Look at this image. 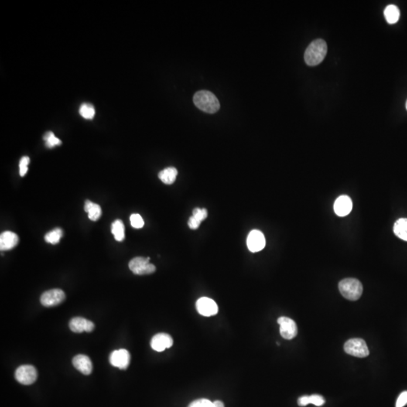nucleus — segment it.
<instances>
[{
	"instance_id": "obj_1",
	"label": "nucleus",
	"mask_w": 407,
	"mask_h": 407,
	"mask_svg": "<svg viewBox=\"0 0 407 407\" xmlns=\"http://www.w3.org/2000/svg\"><path fill=\"white\" fill-rule=\"evenodd\" d=\"M327 52V45L323 39L313 41L306 49L304 55L305 63L309 66H314L320 64Z\"/></svg>"
},
{
	"instance_id": "obj_2",
	"label": "nucleus",
	"mask_w": 407,
	"mask_h": 407,
	"mask_svg": "<svg viewBox=\"0 0 407 407\" xmlns=\"http://www.w3.org/2000/svg\"><path fill=\"white\" fill-rule=\"evenodd\" d=\"M195 105L207 113H217L220 110V104L218 99L208 90H200L193 97Z\"/></svg>"
},
{
	"instance_id": "obj_3",
	"label": "nucleus",
	"mask_w": 407,
	"mask_h": 407,
	"mask_svg": "<svg viewBox=\"0 0 407 407\" xmlns=\"http://www.w3.org/2000/svg\"><path fill=\"white\" fill-rule=\"evenodd\" d=\"M339 289L342 296L350 301L360 299L363 293V285L356 278H346L339 284Z\"/></svg>"
},
{
	"instance_id": "obj_4",
	"label": "nucleus",
	"mask_w": 407,
	"mask_h": 407,
	"mask_svg": "<svg viewBox=\"0 0 407 407\" xmlns=\"http://www.w3.org/2000/svg\"><path fill=\"white\" fill-rule=\"evenodd\" d=\"M344 350L349 355L357 357H366L370 354L367 343L364 339L355 338L349 339L345 343Z\"/></svg>"
},
{
	"instance_id": "obj_5",
	"label": "nucleus",
	"mask_w": 407,
	"mask_h": 407,
	"mask_svg": "<svg viewBox=\"0 0 407 407\" xmlns=\"http://www.w3.org/2000/svg\"><path fill=\"white\" fill-rule=\"evenodd\" d=\"M149 257H135L130 261L128 266L130 270L135 275H150L155 272L156 268L153 264L149 262Z\"/></svg>"
},
{
	"instance_id": "obj_6",
	"label": "nucleus",
	"mask_w": 407,
	"mask_h": 407,
	"mask_svg": "<svg viewBox=\"0 0 407 407\" xmlns=\"http://www.w3.org/2000/svg\"><path fill=\"white\" fill-rule=\"evenodd\" d=\"M15 377L18 382L29 385L37 379V370L32 365H22L17 369Z\"/></svg>"
},
{
	"instance_id": "obj_7",
	"label": "nucleus",
	"mask_w": 407,
	"mask_h": 407,
	"mask_svg": "<svg viewBox=\"0 0 407 407\" xmlns=\"http://www.w3.org/2000/svg\"><path fill=\"white\" fill-rule=\"evenodd\" d=\"M66 296L64 292L60 289H52L45 291L42 294L40 302L45 307H54L60 305L64 301Z\"/></svg>"
},
{
	"instance_id": "obj_8",
	"label": "nucleus",
	"mask_w": 407,
	"mask_h": 407,
	"mask_svg": "<svg viewBox=\"0 0 407 407\" xmlns=\"http://www.w3.org/2000/svg\"><path fill=\"white\" fill-rule=\"evenodd\" d=\"M278 323L280 325V333L284 339L291 340L296 337L298 328L293 320L288 317H281L278 319Z\"/></svg>"
},
{
	"instance_id": "obj_9",
	"label": "nucleus",
	"mask_w": 407,
	"mask_h": 407,
	"mask_svg": "<svg viewBox=\"0 0 407 407\" xmlns=\"http://www.w3.org/2000/svg\"><path fill=\"white\" fill-rule=\"evenodd\" d=\"M110 362L113 367L120 370H126L131 362V354L126 349L114 350L110 356Z\"/></svg>"
},
{
	"instance_id": "obj_10",
	"label": "nucleus",
	"mask_w": 407,
	"mask_h": 407,
	"mask_svg": "<svg viewBox=\"0 0 407 407\" xmlns=\"http://www.w3.org/2000/svg\"><path fill=\"white\" fill-rule=\"evenodd\" d=\"M247 245L249 251L251 252L262 251L265 246V238L263 233L257 230L251 231L247 236Z\"/></svg>"
},
{
	"instance_id": "obj_11",
	"label": "nucleus",
	"mask_w": 407,
	"mask_h": 407,
	"mask_svg": "<svg viewBox=\"0 0 407 407\" xmlns=\"http://www.w3.org/2000/svg\"><path fill=\"white\" fill-rule=\"evenodd\" d=\"M196 309L202 316H213L218 312V305L210 298L202 297L196 302Z\"/></svg>"
},
{
	"instance_id": "obj_12",
	"label": "nucleus",
	"mask_w": 407,
	"mask_h": 407,
	"mask_svg": "<svg viewBox=\"0 0 407 407\" xmlns=\"http://www.w3.org/2000/svg\"><path fill=\"white\" fill-rule=\"evenodd\" d=\"M174 344L172 336L168 333H160L155 335L151 340V347L158 352H162L165 349H170Z\"/></svg>"
},
{
	"instance_id": "obj_13",
	"label": "nucleus",
	"mask_w": 407,
	"mask_h": 407,
	"mask_svg": "<svg viewBox=\"0 0 407 407\" xmlns=\"http://www.w3.org/2000/svg\"><path fill=\"white\" fill-rule=\"evenodd\" d=\"M69 326L73 333H81L84 331L90 333L94 330V323L84 318L76 317L71 319L69 323Z\"/></svg>"
},
{
	"instance_id": "obj_14",
	"label": "nucleus",
	"mask_w": 407,
	"mask_h": 407,
	"mask_svg": "<svg viewBox=\"0 0 407 407\" xmlns=\"http://www.w3.org/2000/svg\"><path fill=\"white\" fill-rule=\"evenodd\" d=\"M352 201L349 196H339L334 203V211L339 217H346L352 210Z\"/></svg>"
},
{
	"instance_id": "obj_15",
	"label": "nucleus",
	"mask_w": 407,
	"mask_h": 407,
	"mask_svg": "<svg viewBox=\"0 0 407 407\" xmlns=\"http://www.w3.org/2000/svg\"><path fill=\"white\" fill-rule=\"evenodd\" d=\"M73 364L76 370L84 375H90L93 370L92 362L85 354H78L73 359Z\"/></svg>"
},
{
	"instance_id": "obj_16",
	"label": "nucleus",
	"mask_w": 407,
	"mask_h": 407,
	"mask_svg": "<svg viewBox=\"0 0 407 407\" xmlns=\"http://www.w3.org/2000/svg\"><path fill=\"white\" fill-rule=\"evenodd\" d=\"M19 242V237L16 233L4 232L0 235V249L1 251H8L16 247Z\"/></svg>"
},
{
	"instance_id": "obj_17",
	"label": "nucleus",
	"mask_w": 407,
	"mask_h": 407,
	"mask_svg": "<svg viewBox=\"0 0 407 407\" xmlns=\"http://www.w3.org/2000/svg\"><path fill=\"white\" fill-rule=\"evenodd\" d=\"M177 170L174 167H169L162 170L158 174V177L162 180V183L167 185L173 184L177 176Z\"/></svg>"
},
{
	"instance_id": "obj_18",
	"label": "nucleus",
	"mask_w": 407,
	"mask_h": 407,
	"mask_svg": "<svg viewBox=\"0 0 407 407\" xmlns=\"http://www.w3.org/2000/svg\"><path fill=\"white\" fill-rule=\"evenodd\" d=\"M84 209L85 211L88 214V218L92 221H97L101 217V207L97 204L87 200L85 203Z\"/></svg>"
},
{
	"instance_id": "obj_19",
	"label": "nucleus",
	"mask_w": 407,
	"mask_h": 407,
	"mask_svg": "<svg viewBox=\"0 0 407 407\" xmlns=\"http://www.w3.org/2000/svg\"><path fill=\"white\" fill-rule=\"evenodd\" d=\"M384 18L390 25H394L398 22L400 18V10L395 5H389L384 11Z\"/></svg>"
},
{
	"instance_id": "obj_20",
	"label": "nucleus",
	"mask_w": 407,
	"mask_h": 407,
	"mask_svg": "<svg viewBox=\"0 0 407 407\" xmlns=\"http://www.w3.org/2000/svg\"><path fill=\"white\" fill-rule=\"evenodd\" d=\"M394 233L401 239L407 241V219L401 218L394 223Z\"/></svg>"
},
{
	"instance_id": "obj_21",
	"label": "nucleus",
	"mask_w": 407,
	"mask_h": 407,
	"mask_svg": "<svg viewBox=\"0 0 407 407\" xmlns=\"http://www.w3.org/2000/svg\"><path fill=\"white\" fill-rule=\"evenodd\" d=\"M111 232L117 241H122L124 239V226L121 220H116L113 222L111 226Z\"/></svg>"
},
{
	"instance_id": "obj_22",
	"label": "nucleus",
	"mask_w": 407,
	"mask_h": 407,
	"mask_svg": "<svg viewBox=\"0 0 407 407\" xmlns=\"http://www.w3.org/2000/svg\"><path fill=\"white\" fill-rule=\"evenodd\" d=\"M63 235V230L60 228H56L45 234V241L49 244H56L59 243Z\"/></svg>"
},
{
	"instance_id": "obj_23",
	"label": "nucleus",
	"mask_w": 407,
	"mask_h": 407,
	"mask_svg": "<svg viewBox=\"0 0 407 407\" xmlns=\"http://www.w3.org/2000/svg\"><path fill=\"white\" fill-rule=\"evenodd\" d=\"M79 114L86 119H92L95 116V110L92 105L84 104L79 109Z\"/></svg>"
},
{
	"instance_id": "obj_24",
	"label": "nucleus",
	"mask_w": 407,
	"mask_h": 407,
	"mask_svg": "<svg viewBox=\"0 0 407 407\" xmlns=\"http://www.w3.org/2000/svg\"><path fill=\"white\" fill-rule=\"evenodd\" d=\"M44 141L45 142V145L48 148H54L57 145H60L61 144V141L55 137V134L52 131H49L44 135Z\"/></svg>"
},
{
	"instance_id": "obj_25",
	"label": "nucleus",
	"mask_w": 407,
	"mask_h": 407,
	"mask_svg": "<svg viewBox=\"0 0 407 407\" xmlns=\"http://www.w3.org/2000/svg\"><path fill=\"white\" fill-rule=\"evenodd\" d=\"M130 221H131V224L133 228L141 229L144 227V219L138 213H133L130 217Z\"/></svg>"
},
{
	"instance_id": "obj_26",
	"label": "nucleus",
	"mask_w": 407,
	"mask_h": 407,
	"mask_svg": "<svg viewBox=\"0 0 407 407\" xmlns=\"http://www.w3.org/2000/svg\"><path fill=\"white\" fill-rule=\"evenodd\" d=\"M212 405H213V402L205 398H202V399L192 401L188 407H212Z\"/></svg>"
},
{
	"instance_id": "obj_27",
	"label": "nucleus",
	"mask_w": 407,
	"mask_h": 407,
	"mask_svg": "<svg viewBox=\"0 0 407 407\" xmlns=\"http://www.w3.org/2000/svg\"><path fill=\"white\" fill-rule=\"evenodd\" d=\"M29 163V158L28 156L23 157L20 161L19 168L21 176H25L28 171V165Z\"/></svg>"
},
{
	"instance_id": "obj_28",
	"label": "nucleus",
	"mask_w": 407,
	"mask_h": 407,
	"mask_svg": "<svg viewBox=\"0 0 407 407\" xmlns=\"http://www.w3.org/2000/svg\"><path fill=\"white\" fill-rule=\"evenodd\" d=\"M207 210L205 208H195L192 212V216L196 217L199 221L202 222L207 217Z\"/></svg>"
},
{
	"instance_id": "obj_29",
	"label": "nucleus",
	"mask_w": 407,
	"mask_h": 407,
	"mask_svg": "<svg viewBox=\"0 0 407 407\" xmlns=\"http://www.w3.org/2000/svg\"><path fill=\"white\" fill-rule=\"evenodd\" d=\"M309 403L317 407H321L325 404L324 398L319 394H313L309 396Z\"/></svg>"
},
{
	"instance_id": "obj_30",
	"label": "nucleus",
	"mask_w": 407,
	"mask_h": 407,
	"mask_svg": "<svg viewBox=\"0 0 407 407\" xmlns=\"http://www.w3.org/2000/svg\"><path fill=\"white\" fill-rule=\"evenodd\" d=\"M407 404V391H404L400 394L398 401L396 402V407H404Z\"/></svg>"
},
{
	"instance_id": "obj_31",
	"label": "nucleus",
	"mask_w": 407,
	"mask_h": 407,
	"mask_svg": "<svg viewBox=\"0 0 407 407\" xmlns=\"http://www.w3.org/2000/svg\"><path fill=\"white\" fill-rule=\"evenodd\" d=\"M201 223H202V222L199 221L196 217L192 216V217H189V221H188V226H189L191 230H196L199 229Z\"/></svg>"
},
{
	"instance_id": "obj_32",
	"label": "nucleus",
	"mask_w": 407,
	"mask_h": 407,
	"mask_svg": "<svg viewBox=\"0 0 407 407\" xmlns=\"http://www.w3.org/2000/svg\"><path fill=\"white\" fill-rule=\"evenodd\" d=\"M297 403L299 407H305V406H307L308 404H310L309 403V396L305 395L300 397L298 399Z\"/></svg>"
},
{
	"instance_id": "obj_33",
	"label": "nucleus",
	"mask_w": 407,
	"mask_h": 407,
	"mask_svg": "<svg viewBox=\"0 0 407 407\" xmlns=\"http://www.w3.org/2000/svg\"><path fill=\"white\" fill-rule=\"evenodd\" d=\"M212 407H225L224 404L222 401H216L213 402Z\"/></svg>"
},
{
	"instance_id": "obj_34",
	"label": "nucleus",
	"mask_w": 407,
	"mask_h": 407,
	"mask_svg": "<svg viewBox=\"0 0 407 407\" xmlns=\"http://www.w3.org/2000/svg\"><path fill=\"white\" fill-rule=\"evenodd\" d=\"M406 108H407V103H406Z\"/></svg>"
}]
</instances>
